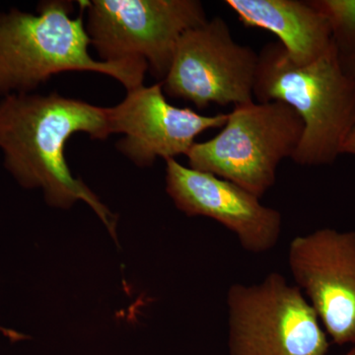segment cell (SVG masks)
I'll return each instance as SVG.
<instances>
[{
  "label": "cell",
  "instance_id": "1",
  "mask_svg": "<svg viewBox=\"0 0 355 355\" xmlns=\"http://www.w3.org/2000/svg\"><path fill=\"white\" fill-rule=\"evenodd\" d=\"M104 140L113 135L110 108L58 93L13 94L0 100V150L3 164L21 187L41 189L51 207L87 203L112 235L116 216L70 171L65 146L76 133Z\"/></svg>",
  "mask_w": 355,
  "mask_h": 355
},
{
  "label": "cell",
  "instance_id": "2",
  "mask_svg": "<svg viewBox=\"0 0 355 355\" xmlns=\"http://www.w3.org/2000/svg\"><path fill=\"white\" fill-rule=\"evenodd\" d=\"M80 13L71 17L73 3L43 1L36 13L17 8L0 11V96L33 93L53 76L67 71L105 74L127 91L144 85V62H104L89 53L91 41Z\"/></svg>",
  "mask_w": 355,
  "mask_h": 355
},
{
  "label": "cell",
  "instance_id": "3",
  "mask_svg": "<svg viewBox=\"0 0 355 355\" xmlns=\"http://www.w3.org/2000/svg\"><path fill=\"white\" fill-rule=\"evenodd\" d=\"M254 98L292 107L304 123L292 160L301 166L331 165L355 127V80L343 69L335 43L315 62L299 67L277 42L259 53Z\"/></svg>",
  "mask_w": 355,
  "mask_h": 355
},
{
  "label": "cell",
  "instance_id": "4",
  "mask_svg": "<svg viewBox=\"0 0 355 355\" xmlns=\"http://www.w3.org/2000/svg\"><path fill=\"white\" fill-rule=\"evenodd\" d=\"M304 123L280 101L234 106L216 137L196 142L187 154L189 167L232 182L261 198L277 181L282 160L293 157Z\"/></svg>",
  "mask_w": 355,
  "mask_h": 355
},
{
  "label": "cell",
  "instance_id": "5",
  "mask_svg": "<svg viewBox=\"0 0 355 355\" xmlns=\"http://www.w3.org/2000/svg\"><path fill=\"white\" fill-rule=\"evenodd\" d=\"M229 355H328L329 336L304 294L279 272L226 294Z\"/></svg>",
  "mask_w": 355,
  "mask_h": 355
},
{
  "label": "cell",
  "instance_id": "6",
  "mask_svg": "<svg viewBox=\"0 0 355 355\" xmlns=\"http://www.w3.org/2000/svg\"><path fill=\"white\" fill-rule=\"evenodd\" d=\"M85 28L104 62H144L164 80L184 33L209 20L198 0H87Z\"/></svg>",
  "mask_w": 355,
  "mask_h": 355
},
{
  "label": "cell",
  "instance_id": "7",
  "mask_svg": "<svg viewBox=\"0 0 355 355\" xmlns=\"http://www.w3.org/2000/svg\"><path fill=\"white\" fill-rule=\"evenodd\" d=\"M259 53L238 44L223 18L209 19L180 39L162 81L164 94L198 110L254 101Z\"/></svg>",
  "mask_w": 355,
  "mask_h": 355
},
{
  "label": "cell",
  "instance_id": "8",
  "mask_svg": "<svg viewBox=\"0 0 355 355\" xmlns=\"http://www.w3.org/2000/svg\"><path fill=\"white\" fill-rule=\"evenodd\" d=\"M288 266L331 342L355 347V231L321 228L296 236Z\"/></svg>",
  "mask_w": 355,
  "mask_h": 355
},
{
  "label": "cell",
  "instance_id": "9",
  "mask_svg": "<svg viewBox=\"0 0 355 355\" xmlns=\"http://www.w3.org/2000/svg\"><path fill=\"white\" fill-rule=\"evenodd\" d=\"M110 116L113 135H123L116 149L139 167H149L157 158L187 156L198 135L223 128L228 119V114L205 116L170 104L162 83L127 91L123 101L110 107Z\"/></svg>",
  "mask_w": 355,
  "mask_h": 355
},
{
  "label": "cell",
  "instance_id": "10",
  "mask_svg": "<svg viewBox=\"0 0 355 355\" xmlns=\"http://www.w3.org/2000/svg\"><path fill=\"white\" fill-rule=\"evenodd\" d=\"M166 191L188 216L214 219L234 233L245 251L263 254L279 241L282 217L261 205V198L232 182L210 173L166 160Z\"/></svg>",
  "mask_w": 355,
  "mask_h": 355
},
{
  "label": "cell",
  "instance_id": "11",
  "mask_svg": "<svg viewBox=\"0 0 355 355\" xmlns=\"http://www.w3.org/2000/svg\"><path fill=\"white\" fill-rule=\"evenodd\" d=\"M224 3L247 27L273 33L299 67L315 62L334 44L330 23L312 0H226Z\"/></svg>",
  "mask_w": 355,
  "mask_h": 355
},
{
  "label": "cell",
  "instance_id": "12",
  "mask_svg": "<svg viewBox=\"0 0 355 355\" xmlns=\"http://www.w3.org/2000/svg\"><path fill=\"white\" fill-rule=\"evenodd\" d=\"M330 23L338 53L355 51V0H312Z\"/></svg>",
  "mask_w": 355,
  "mask_h": 355
},
{
  "label": "cell",
  "instance_id": "13",
  "mask_svg": "<svg viewBox=\"0 0 355 355\" xmlns=\"http://www.w3.org/2000/svg\"><path fill=\"white\" fill-rule=\"evenodd\" d=\"M340 58L343 69L355 80V51L347 53H340Z\"/></svg>",
  "mask_w": 355,
  "mask_h": 355
},
{
  "label": "cell",
  "instance_id": "14",
  "mask_svg": "<svg viewBox=\"0 0 355 355\" xmlns=\"http://www.w3.org/2000/svg\"><path fill=\"white\" fill-rule=\"evenodd\" d=\"M343 154L355 155V127L352 128V132L349 133L345 144H343L342 155Z\"/></svg>",
  "mask_w": 355,
  "mask_h": 355
},
{
  "label": "cell",
  "instance_id": "15",
  "mask_svg": "<svg viewBox=\"0 0 355 355\" xmlns=\"http://www.w3.org/2000/svg\"><path fill=\"white\" fill-rule=\"evenodd\" d=\"M345 355H355V347H352V349L347 352Z\"/></svg>",
  "mask_w": 355,
  "mask_h": 355
}]
</instances>
